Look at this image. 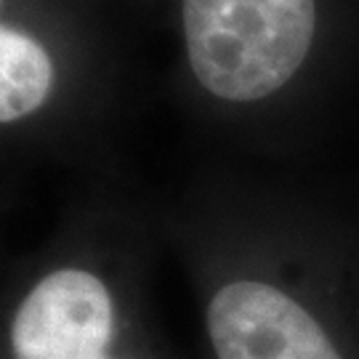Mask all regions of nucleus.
<instances>
[{
  "label": "nucleus",
  "mask_w": 359,
  "mask_h": 359,
  "mask_svg": "<svg viewBox=\"0 0 359 359\" xmlns=\"http://www.w3.org/2000/svg\"><path fill=\"white\" fill-rule=\"evenodd\" d=\"M187 62L221 102L250 104L283 90L304 67L317 0H181Z\"/></svg>",
  "instance_id": "f257e3e1"
},
{
  "label": "nucleus",
  "mask_w": 359,
  "mask_h": 359,
  "mask_svg": "<svg viewBox=\"0 0 359 359\" xmlns=\"http://www.w3.org/2000/svg\"><path fill=\"white\" fill-rule=\"evenodd\" d=\"M117 298L86 264H51L0 304V359H123Z\"/></svg>",
  "instance_id": "f03ea898"
},
{
  "label": "nucleus",
  "mask_w": 359,
  "mask_h": 359,
  "mask_svg": "<svg viewBox=\"0 0 359 359\" xmlns=\"http://www.w3.org/2000/svg\"><path fill=\"white\" fill-rule=\"evenodd\" d=\"M205 325L216 359H341L306 309L258 280L221 285L208 301Z\"/></svg>",
  "instance_id": "7ed1b4c3"
},
{
  "label": "nucleus",
  "mask_w": 359,
  "mask_h": 359,
  "mask_svg": "<svg viewBox=\"0 0 359 359\" xmlns=\"http://www.w3.org/2000/svg\"><path fill=\"white\" fill-rule=\"evenodd\" d=\"M53 62L43 43L0 25V126L38 115L51 99Z\"/></svg>",
  "instance_id": "20e7f679"
}]
</instances>
